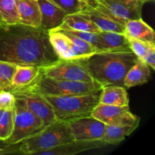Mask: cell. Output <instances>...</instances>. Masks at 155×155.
<instances>
[{
  "instance_id": "cell-1",
  "label": "cell",
  "mask_w": 155,
  "mask_h": 155,
  "mask_svg": "<svg viewBox=\"0 0 155 155\" xmlns=\"http://www.w3.org/2000/svg\"><path fill=\"white\" fill-rule=\"evenodd\" d=\"M58 59L48 30L21 23L0 24V61L41 68Z\"/></svg>"
},
{
  "instance_id": "cell-2",
  "label": "cell",
  "mask_w": 155,
  "mask_h": 155,
  "mask_svg": "<svg viewBox=\"0 0 155 155\" xmlns=\"http://www.w3.org/2000/svg\"><path fill=\"white\" fill-rule=\"evenodd\" d=\"M138 59L132 51H103L80 60L92 79L102 86L124 87V78Z\"/></svg>"
},
{
  "instance_id": "cell-3",
  "label": "cell",
  "mask_w": 155,
  "mask_h": 155,
  "mask_svg": "<svg viewBox=\"0 0 155 155\" xmlns=\"http://www.w3.org/2000/svg\"><path fill=\"white\" fill-rule=\"evenodd\" d=\"M74 140L68 123L56 120L42 131L12 145H2L0 154H33Z\"/></svg>"
},
{
  "instance_id": "cell-4",
  "label": "cell",
  "mask_w": 155,
  "mask_h": 155,
  "mask_svg": "<svg viewBox=\"0 0 155 155\" xmlns=\"http://www.w3.org/2000/svg\"><path fill=\"white\" fill-rule=\"evenodd\" d=\"M101 89L83 95H43L51 104L56 120L70 122L92 115L94 108L99 103Z\"/></svg>"
},
{
  "instance_id": "cell-5",
  "label": "cell",
  "mask_w": 155,
  "mask_h": 155,
  "mask_svg": "<svg viewBox=\"0 0 155 155\" xmlns=\"http://www.w3.org/2000/svg\"><path fill=\"white\" fill-rule=\"evenodd\" d=\"M102 88V85L93 82L58 80L45 77L39 73L38 77L27 86L18 89H27L42 95H83L95 92Z\"/></svg>"
},
{
  "instance_id": "cell-6",
  "label": "cell",
  "mask_w": 155,
  "mask_h": 155,
  "mask_svg": "<svg viewBox=\"0 0 155 155\" xmlns=\"http://www.w3.org/2000/svg\"><path fill=\"white\" fill-rule=\"evenodd\" d=\"M47 126L42 119L15 101L13 130L8 139L3 141V145L18 143L42 131Z\"/></svg>"
},
{
  "instance_id": "cell-7",
  "label": "cell",
  "mask_w": 155,
  "mask_h": 155,
  "mask_svg": "<svg viewBox=\"0 0 155 155\" xmlns=\"http://www.w3.org/2000/svg\"><path fill=\"white\" fill-rule=\"evenodd\" d=\"M87 2L123 25L130 20L142 18L144 4L140 0H88Z\"/></svg>"
},
{
  "instance_id": "cell-8",
  "label": "cell",
  "mask_w": 155,
  "mask_h": 155,
  "mask_svg": "<svg viewBox=\"0 0 155 155\" xmlns=\"http://www.w3.org/2000/svg\"><path fill=\"white\" fill-rule=\"evenodd\" d=\"M39 73L45 77L58 80L95 81L80 59H58L48 66L41 68Z\"/></svg>"
},
{
  "instance_id": "cell-9",
  "label": "cell",
  "mask_w": 155,
  "mask_h": 155,
  "mask_svg": "<svg viewBox=\"0 0 155 155\" xmlns=\"http://www.w3.org/2000/svg\"><path fill=\"white\" fill-rule=\"evenodd\" d=\"M9 92L13 94L18 104L42 119L47 125L57 120L51 104L42 95L23 89H12Z\"/></svg>"
},
{
  "instance_id": "cell-10",
  "label": "cell",
  "mask_w": 155,
  "mask_h": 155,
  "mask_svg": "<svg viewBox=\"0 0 155 155\" xmlns=\"http://www.w3.org/2000/svg\"><path fill=\"white\" fill-rule=\"evenodd\" d=\"M92 116L105 125L122 126L134 124L139 120L133 114L129 105L116 106L98 103L94 108Z\"/></svg>"
},
{
  "instance_id": "cell-11",
  "label": "cell",
  "mask_w": 155,
  "mask_h": 155,
  "mask_svg": "<svg viewBox=\"0 0 155 155\" xmlns=\"http://www.w3.org/2000/svg\"><path fill=\"white\" fill-rule=\"evenodd\" d=\"M74 140H99L104 133L105 124L91 115L68 122Z\"/></svg>"
},
{
  "instance_id": "cell-12",
  "label": "cell",
  "mask_w": 155,
  "mask_h": 155,
  "mask_svg": "<svg viewBox=\"0 0 155 155\" xmlns=\"http://www.w3.org/2000/svg\"><path fill=\"white\" fill-rule=\"evenodd\" d=\"M48 33L51 45L59 59H80L84 58L77 44L66 34L54 30H48Z\"/></svg>"
},
{
  "instance_id": "cell-13",
  "label": "cell",
  "mask_w": 155,
  "mask_h": 155,
  "mask_svg": "<svg viewBox=\"0 0 155 155\" xmlns=\"http://www.w3.org/2000/svg\"><path fill=\"white\" fill-rule=\"evenodd\" d=\"M106 145L102 141L73 140L68 143L58 145L55 148L38 152L36 155H74L83 151L102 148Z\"/></svg>"
},
{
  "instance_id": "cell-14",
  "label": "cell",
  "mask_w": 155,
  "mask_h": 155,
  "mask_svg": "<svg viewBox=\"0 0 155 155\" xmlns=\"http://www.w3.org/2000/svg\"><path fill=\"white\" fill-rule=\"evenodd\" d=\"M41 12V27L51 30L64 23L67 14L51 0H37Z\"/></svg>"
},
{
  "instance_id": "cell-15",
  "label": "cell",
  "mask_w": 155,
  "mask_h": 155,
  "mask_svg": "<svg viewBox=\"0 0 155 155\" xmlns=\"http://www.w3.org/2000/svg\"><path fill=\"white\" fill-rule=\"evenodd\" d=\"M18 11L20 23L41 27V12L37 0H18Z\"/></svg>"
},
{
  "instance_id": "cell-16",
  "label": "cell",
  "mask_w": 155,
  "mask_h": 155,
  "mask_svg": "<svg viewBox=\"0 0 155 155\" xmlns=\"http://www.w3.org/2000/svg\"><path fill=\"white\" fill-rule=\"evenodd\" d=\"M124 34L127 37L154 43L155 33L154 30L142 18L127 21L124 25Z\"/></svg>"
},
{
  "instance_id": "cell-17",
  "label": "cell",
  "mask_w": 155,
  "mask_h": 155,
  "mask_svg": "<svg viewBox=\"0 0 155 155\" xmlns=\"http://www.w3.org/2000/svg\"><path fill=\"white\" fill-rule=\"evenodd\" d=\"M140 119L133 124L122 126L105 125L104 133L100 140L106 145H117L130 136L133 131L138 128Z\"/></svg>"
},
{
  "instance_id": "cell-18",
  "label": "cell",
  "mask_w": 155,
  "mask_h": 155,
  "mask_svg": "<svg viewBox=\"0 0 155 155\" xmlns=\"http://www.w3.org/2000/svg\"><path fill=\"white\" fill-rule=\"evenodd\" d=\"M83 11L90 17L91 20L101 31L117 32V33H124V25L112 20L92 5L88 3L87 7Z\"/></svg>"
},
{
  "instance_id": "cell-19",
  "label": "cell",
  "mask_w": 155,
  "mask_h": 155,
  "mask_svg": "<svg viewBox=\"0 0 155 155\" xmlns=\"http://www.w3.org/2000/svg\"><path fill=\"white\" fill-rule=\"evenodd\" d=\"M150 75V67L142 59L139 58L136 63L127 72L124 78V87L130 89L145 84L149 80Z\"/></svg>"
},
{
  "instance_id": "cell-20",
  "label": "cell",
  "mask_w": 155,
  "mask_h": 155,
  "mask_svg": "<svg viewBox=\"0 0 155 155\" xmlns=\"http://www.w3.org/2000/svg\"><path fill=\"white\" fill-rule=\"evenodd\" d=\"M99 103L116 106L129 105V95L127 89L113 85L102 86Z\"/></svg>"
},
{
  "instance_id": "cell-21",
  "label": "cell",
  "mask_w": 155,
  "mask_h": 155,
  "mask_svg": "<svg viewBox=\"0 0 155 155\" xmlns=\"http://www.w3.org/2000/svg\"><path fill=\"white\" fill-rule=\"evenodd\" d=\"M98 33L105 51H131L128 37L124 33L110 31Z\"/></svg>"
},
{
  "instance_id": "cell-22",
  "label": "cell",
  "mask_w": 155,
  "mask_h": 155,
  "mask_svg": "<svg viewBox=\"0 0 155 155\" xmlns=\"http://www.w3.org/2000/svg\"><path fill=\"white\" fill-rule=\"evenodd\" d=\"M64 24L71 28L81 31L96 33L101 31L84 11L78 13L67 15L64 20Z\"/></svg>"
},
{
  "instance_id": "cell-23",
  "label": "cell",
  "mask_w": 155,
  "mask_h": 155,
  "mask_svg": "<svg viewBox=\"0 0 155 155\" xmlns=\"http://www.w3.org/2000/svg\"><path fill=\"white\" fill-rule=\"evenodd\" d=\"M39 71L40 68L34 65H18L12 78L11 89L22 88L29 85L38 77Z\"/></svg>"
},
{
  "instance_id": "cell-24",
  "label": "cell",
  "mask_w": 155,
  "mask_h": 155,
  "mask_svg": "<svg viewBox=\"0 0 155 155\" xmlns=\"http://www.w3.org/2000/svg\"><path fill=\"white\" fill-rule=\"evenodd\" d=\"M51 30L65 32V33H71V34L74 35V36H77V37L80 38V39L89 42L92 46L95 47V48L96 49L97 51H105V49H104V45H103L102 42H101V39H100V36L99 35H98V33L74 30V29H72L71 28V27H68L67 25H65L64 23L60 26V27H57V28Z\"/></svg>"
},
{
  "instance_id": "cell-25",
  "label": "cell",
  "mask_w": 155,
  "mask_h": 155,
  "mask_svg": "<svg viewBox=\"0 0 155 155\" xmlns=\"http://www.w3.org/2000/svg\"><path fill=\"white\" fill-rule=\"evenodd\" d=\"M0 16L4 24L20 23L18 0H0Z\"/></svg>"
},
{
  "instance_id": "cell-26",
  "label": "cell",
  "mask_w": 155,
  "mask_h": 155,
  "mask_svg": "<svg viewBox=\"0 0 155 155\" xmlns=\"http://www.w3.org/2000/svg\"><path fill=\"white\" fill-rule=\"evenodd\" d=\"M18 64L0 61V90L9 91L12 89V78Z\"/></svg>"
},
{
  "instance_id": "cell-27",
  "label": "cell",
  "mask_w": 155,
  "mask_h": 155,
  "mask_svg": "<svg viewBox=\"0 0 155 155\" xmlns=\"http://www.w3.org/2000/svg\"><path fill=\"white\" fill-rule=\"evenodd\" d=\"M14 127L13 110H0V140L5 141L11 136Z\"/></svg>"
},
{
  "instance_id": "cell-28",
  "label": "cell",
  "mask_w": 155,
  "mask_h": 155,
  "mask_svg": "<svg viewBox=\"0 0 155 155\" xmlns=\"http://www.w3.org/2000/svg\"><path fill=\"white\" fill-rule=\"evenodd\" d=\"M61 8L67 15L83 12L88 5V2L84 0H51Z\"/></svg>"
},
{
  "instance_id": "cell-29",
  "label": "cell",
  "mask_w": 155,
  "mask_h": 155,
  "mask_svg": "<svg viewBox=\"0 0 155 155\" xmlns=\"http://www.w3.org/2000/svg\"><path fill=\"white\" fill-rule=\"evenodd\" d=\"M129 42H130L131 51L137 56L139 58L142 59L145 56L148 50L149 49L151 45H154V43L144 42L139 39H134V38L128 37Z\"/></svg>"
},
{
  "instance_id": "cell-30",
  "label": "cell",
  "mask_w": 155,
  "mask_h": 155,
  "mask_svg": "<svg viewBox=\"0 0 155 155\" xmlns=\"http://www.w3.org/2000/svg\"><path fill=\"white\" fill-rule=\"evenodd\" d=\"M15 98L9 91L0 90V110H13Z\"/></svg>"
},
{
  "instance_id": "cell-31",
  "label": "cell",
  "mask_w": 155,
  "mask_h": 155,
  "mask_svg": "<svg viewBox=\"0 0 155 155\" xmlns=\"http://www.w3.org/2000/svg\"><path fill=\"white\" fill-rule=\"evenodd\" d=\"M142 60L153 70L155 69V45H151L145 54Z\"/></svg>"
},
{
  "instance_id": "cell-32",
  "label": "cell",
  "mask_w": 155,
  "mask_h": 155,
  "mask_svg": "<svg viewBox=\"0 0 155 155\" xmlns=\"http://www.w3.org/2000/svg\"><path fill=\"white\" fill-rule=\"evenodd\" d=\"M140 1L142 2L143 4H145V2H152V1H154V0H140Z\"/></svg>"
},
{
  "instance_id": "cell-33",
  "label": "cell",
  "mask_w": 155,
  "mask_h": 155,
  "mask_svg": "<svg viewBox=\"0 0 155 155\" xmlns=\"http://www.w3.org/2000/svg\"><path fill=\"white\" fill-rule=\"evenodd\" d=\"M4 24V23H3V21H2V19L1 16H0V24Z\"/></svg>"
},
{
  "instance_id": "cell-34",
  "label": "cell",
  "mask_w": 155,
  "mask_h": 155,
  "mask_svg": "<svg viewBox=\"0 0 155 155\" xmlns=\"http://www.w3.org/2000/svg\"><path fill=\"white\" fill-rule=\"evenodd\" d=\"M84 1H88V0H84Z\"/></svg>"
}]
</instances>
